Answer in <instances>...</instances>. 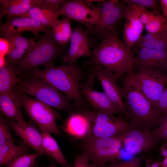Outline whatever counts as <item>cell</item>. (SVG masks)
<instances>
[{
  "label": "cell",
  "mask_w": 167,
  "mask_h": 167,
  "mask_svg": "<svg viewBox=\"0 0 167 167\" xmlns=\"http://www.w3.org/2000/svg\"><path fill=\"white\" fill-rule=\"evenodd\" d=\"M166 146L167 147V144L166 145Z\"/></svg>",
  "instance_id": "cell-50"
},
{
  "label": "cell",
  "mask_w": 167,
  "mask_h": 167,
  "mask_svg": "<svg viewBox=\"0 0 167 167\" xmlns=\"http://www.w3.org/2000/svg\"><path fill=\"white\" fill-rule=\"evenodd\" d=\"M134 71L121 78L122 99L130 120V129L152 130L162 116L155 110L136 84Z\"/></svg>",
  "instance_id": "cell-1"
},
{
  "label": "cell",
  "mask_w": 167,
  "mask_h": 167,
  "mask_svg": "<svg viewBox=\"0 0 167 167\" xmlns=\"http://www.w3.org/2000/svg\"><path fill=\"white\" fill-rule=\"evenodd\" d=\"M41 69L37 67L26 73L42 79L66 95L74 103L84 107L88 105L84 99L79 89L80 84L87 78L89 72L84 71L77 63H63L55 66L54 63Z\"/></svg>",
  "instance_id": "cell-2"
},
{
  "label": "cell",
  "mask_w": 167,
  "mask_h": 167,
  "mask_svg": "<svg viewBox=\"0 0 167 167\" xmlns=\"http://www.w3.org/2000/svg\"><path fill=\"white\" fill-rule=\"evenodd\" d=\"M100 1L91 0H65L62 4L61 9L57 13L58 16L65 15L70 19L82 24L87 27L88 31H90L98 23L101 10V2L98 6L94 5L92 2Z\"/></svg>",
  "instance_id": "cell-9"
},
{
  "label": "cell",
  "mask_w": 167,
  "mask_h": 167,
  "mask_svg": "<svg viewBox=\"0 0 167 167\" xmlns=\"http://www.w3.org/2000/svg\"><path fill=\"white\" fill-rule=\"evenodd\" d=\"M26 51L23 49L15 48L11 49L7 55V63L13 64L21 59L25 54Z\"/></svg>",
  "instance_id": "cell-38"
},
{
  "label": "cell",
  "mask_w": 167,
  "mask_h": 167,
  "mask_svg": "<svg viewBox=\"0 0 167 167\" xmlns=\"http://www.w3.org/2000/svg\"><path fill=\"white\" fill-rule=\"evenodd\" d=\"M123 3L118 0H102L98 21L88 32L95 37L101 38L111 32L118 34L117 25L122 19L124 18L127 7Z\"/></svg>",
  "instance_id": "cell-10"
},
{
  "label": "cell",
  "mask_w": 167,
  "mask_h": 167,
  "mask_svg": "<svg viewBox=\"0 0 167 167\" xmlns=\"http://www.w3.org/2000/svg\"><path fill=\"white\" fill-rule=\"evenodd\" d=\"M13 90L28 94L49 106L68 113L73 109L71 100L46 82L33 76L26 74Z\"/></svg>",
  "instance_id": "cell-5"
},
{
  "label": "cell",
  "mask_w": 167,
  "mask_h": 167,
  "mask_svg": "<svg viewBox=\"0 0 167 167\" xmlns=\"http://www.w3.org/2000/svg\"><path fill=\"white\" fill-rule=\"evenodd\" d=\"M122 135L123 146L127 152L133 154L151 150L159 141L152 130L129 129Z\"/></svg>",
  "instance_id": "cell-14"
},
{
  "label": "cell",
  "mask_w": 167,
  "mask_h": 167,
  "mask_svg": "<svg viewBox=\"0 0 167 167\" xmlns=\"http://www.w3.org/2000/svg\"><path fill=\"white\" fill-rule=\"evenodd\" d=\"M130 128L129 123L120 118L96 112L92 135L97 137H114L124 133Z\"/></svg>",
  "instance_id": "cell-15"
},
{
  "label": "cell",
  "mask_w": 167,
  "mask_h": 167,
  "mask_svg": "<svg viewBox=\"0 0 167 167\" xmlns=\"http://www.w3.org/2000/svg\"><path fill=\"white\" fill-rule=\"evenodd\" d=\"M161 153V156L165 157H167V147L166 146H162L160 148Z\"/></svg>",
  "instance_id": "cell-43"
},
{
  "label": "cell",
  "mask_w": 167,
  "mask_h": 167,
  "mask_svg": "<svg viewBox=\"0 0 167 167\" xmlns=\"http://www.w3.org/2000/svg\"><path fill=\"white\" fill-rule=\"evenodd\" d=\"M142 159V156L136 157L127 161L113 162L99 167H141Z\"/></svg>",
  "instance_id": "cell-34"
},
{
  "label": "cell",
  "mask_w": 167,
  "mask_h": 167,
  "mask_svg": "<svg viewBox=\"0 0 167 167\" xmlns=\"http://www.w3.org/2000/svg\"><path fill=\"white\" fill-rule=\"evenodd\" d=\"M38 163L37 161H36L31 167H38Z\"/></svg>",
  "instance_id": "cell-48"
},
{
  "label": "cell",
  "mask_w": 167,
  "mask_h": 167,
  "mask_svg": "<svg viewBox=\"0 0 167 167\" xmlns=\"http://www.w3.org/2000/svg\"><path fill=\"white\" fill-rule=\"evenodd\" d=\"M122 1L133 10L144 25L151 21L157 13H160L148 11L146 9L141 8L131 3L128 0H124Z\"/></svg>",
  "instance_id": "cell-33"
},
{
  "label": "cell",
  "mask_w": 167,
  "mask_h": 167,
  "mask_svg": "<svg viewBox=\"0 0 167 167\" xmlns=\"http://www.w3.org/2000/svg\"><path fill=\"white\" fill-rule=\"evenodd\" d=\"M134 46L136 47L167 51V30L159 33H147L142 36Z\"/></svg>",
  "instance_id": "cell-24"
},
{
  "label": "cell",
  "mask_w": 167,
  "mask_h": 167,
  "mask_svg": "<svg viewBox=\"0 0 167 167\" xmlns=\"http://www.w3.org/2000/svg\"><path fill=\"white\" fill-rule=\"evenodd\" d=\"M28 147L24 144L15 145L14 143L0 145V165H8L14 160L26 154Z\"/></svg>",
  "instance_id": "cell-26"
},
{
  "label": "cell",
  "mask_w": 167,
  "mask_h": 167,
  "mask_svg": "<svg viewBox=\"0 0 167 167\" xmlns=\"http://www.w3.org/2000/svg\"><path fill=\"white\" fill-rule=\"evenodd\" d=\"M122 139V133L108 137H97L91 135L82 140L81 148L90 162L99 167L121 161Z\"/></svg>",
  "instance_id": "cell-6"
},
{
  "label": "cell",
  "mask_w": 167,
  "mask_h": 167,
  "mask_svg": "<svg viewBox=\"0 0 167 167\" xmlns=\"http://www.w3.org/2000/svg\"><path fill=\"white\" fill-rule=\"evenodd\" d=\"M166 68L167 69V64H166Z\"/></svg>",
  "instance_id": "cell-49"
},
{
  "label": "cell",
  "mask_w": 167,
  "mask_h": 167,
  "mask_svg": "<svg viewBox=\"0 0 167 167\" xmlns=\"http://www.w3.org/2000/svg\"><path fill=\"white\" fill-rule=\"evenodd\" d=\"M8 120L11 127L26 144L37 152L46 155L43 147L41 134L33 124L26 122L25 125H23L14 120Z\"/></svg>",
  "instance_id": "cell-20"
},
{
  "label": "cell",
  "mask_w": 167,
  "mask_h": 167,
  "mask_svg": "<svg viewBox=\"0 0 167 167\" xmlns=\"http://www.w3.org/2000/svg\"><path fill=\"white\" fill-rule=\"evenodd\" d=\"M163 16L167 20V0H160Z\"/></svg>",
  "instance_id": "cell-42"
},
{
  "label": "cell",
  "mask_w": 167,
  "mask_h": 167,
  "mask_svg": "<svg viewBox=\"0 0 167 167\" xmlns=\"http://www.w3.org/2000/svg\"><path fill=\"white\" fill-rule=\"evenodd\" d=\"M8 120L1 114L0 116V145L14 143L10 130Z\"/></svg>",
  "instance_id": "cell-32"
},
{
  "label": "cell",
  "mask_w": 167,
  "mask_h": 167,
  "mask_svg": "<svg viewBox=\"0 0 167 167\" xmlns=\"http://www.w3.org/2000/svg\"><path fill=\"white\" fill-rule=\"evenodd\" d=\"M22 103L20 93L14 90L0 93V109L2 114L9 119L21 125L26 123L22 112Z\"/></svg>",
  "instance_id": "cell-18"
},
{
  "label": "cell",
  "mask_w": 167,
  "mask_h": 167,
  "mask_svg": "<svg viewBox=\"0 0 167 167\" xmlns=\"http://www.w3.org/2000/svg\"><path fill=\"white\" fill-rule=\"evenodd\" d=\"M2 5L0 19L5 14L7 16L18 15L26 12L33 7L36 6L35 0H0Z\"/></svg>",
  "instance_id": "cell-22"
},
{
  "label": "cell",
  "mask_w": 167,
  "mask_h": 167,
  "mask_svg": "<svg viewBox=\"0 0 167 167\" xmlns=\"http://www.w3.org/2000/svg\"><path fill=\"white\" fill-rule=\"evenodd\" d=\"M118 34L111 32L105 35L94 49L90 61L86 62L104 67L114 73L118 79L135 69L134 54L118 38Z\"/></svg>",
  "instance_id": "cell-3"
},
{
  "label": "cell",
  "mask_w": 167,
  "mask_h": 167,
  "mask_svg": "<svg viewBox=\"0 0 167 167\" xmlns=\"http://www.w3.org/2000/svg\"><path fill=\"white\" fill-rule=\"evenodd\" d=\"M41 135L43 147L46 155L52 157L63 167H73L66 159L56 141L50 134L42 132Z\"/></svg>",
  "instance_id": "cell-23"
},
{
  "label": "cell",
  "mask_w": 167,
  "mask_h": 167,
  "mask_svg": "<svg viewBox=\"0 0 167 167\" xmlns=\"http://www.w3.org/2000/svg\"><path fill=\"white\" fill-rule=\"evenodd\" d=\"M160 164L162 167H167V157H165L162 161L160 163Z\"/></svg>",
  "instance_id": "cell-45"
},
{
  "label": "cell",
  "mask_w": 167,
  "mask_h": 167,
  "mask_svg": "<svg viewBox=\"0 0 167 167\" xmlns=\"http://www.w3.org/2000/svg\"><path fill=\"white\" fill-rule=\"evenodd\" d=\"M153 131L159 141L167 142V113L162 116L158 127Z\"/></svg>",
  "instance_id": "cell-35"
},
{
  "label": "cell",
  "mask_w": 167,
  "mask_h": 167,
  "mask_svg": "<svg viewBox=\"0 0 167 167\" xmlns=\"http://www.w3.org/2000/svg\"><path fill=\"white\" fill-rule=\"evenodd\" d=\"M1 35V37L7 40L10 44V51L17 48L24 49L27 53L31 49L36 42L34 39H28L18 33H8Z\"/></svg>",
  "instance_id": "cell-29"
},
{
  "label": "cell",
  "mask_w": 167,
  "mask_h": 167,
  "mask_svg": "<svg viewBox=\"0 0 167 167\" xmlns=\"http://www.w3.org/2000/svg\"><path fill=\"white\" fill-rule=\"evenodd\" d=\"M88 34V31L80 25L75 27L70 39L68 51L66 54L61 57L63 63L71 64L76 62L77 59L80 57H92V54L89 48Z\"/></svg>",
  "instance_id": "cell-16"
},
{
  "label": "cell",
  "mask_w": 167,
  "mask_h": 167,
  "mask_svg": "<svg viewBox=\"0 0 167 167\" xmlns=\"http://www.w3.org/2000/svg\"><path fill=\"white\" fill-rule=\"evenodd\" d=\"M42 155L37 152L34 153L22 155L14 160L7 167H31L37 158Z\"/></svg>",
  "instance_id": "cell-31"
},
{
  "label": "cell",
  "mask_w": 167,
  "mask_h": 167,
  "mask_svg": "<svg viewBox=\"0 0 167 167\" xmlns=\"http://www.w3.org/2000/svg\"><path fill=\"white\" fill-rule=\"evenodd\" d=\"M157 111L161 116L167 113V85L159 99Z\"/></svg>",
  "instance_id": "cell-39"
},
{
  "label": "cell",
  "mask_w": 167,
  "mask_h": 167,
  "mask_svg": "<svg viewBox=\"0 0 167 167\" xmlns=\"http://www.w3.org/2000/svg\"><path fill=\"white\" fill-rule=\"evenodd\" d=\"M10 44L6 39L1 37L0 38V55L6 56L10 52Z\"/></svg>",
  "instance_id": "cell-41"
},
{
  "label": "cell",
  "mask_w": 167,
  "mask_h": 167,
  "mask_svg": "<svg viewBox=\"0 0 167 167\" xmlns=\"http://www.w3.org/2000/svg\"><path fill=\"white\" fill-rule=\"evenodd\" d=\"M13 67L7 63L0 68V93L11 91L20 81Z\"/></svg>",
  "instance_id": "cell-28"
},
{
  "label": "cell",
  "mask_w": 167,
  "mask_h": 167,
  "mask_svg": "<svg viewBox=\"0 0 167 167\" xmlns=\"http://www.w3.org/2000/svg\"><path fill=\"white\" fill-rule=\"evenodd\" d=\"M5 56L0 55V68L5 66L7 63Z\"/></svg>",
  "instance_id": "cell-44"
},
{
  "label": "cell",
  "mask_w": 167,
  "mask_h": 167,
  "mask_svg": "<svg viewBox=\"0 0 167 167\" xmlns=\"http://www.w3.org/2000/svg\"><path fill=\"white\" fill-rule=\"evenodd\" d=\"M134 77L144 95L157 111L159 99L167 85V75L155 68L143 67L134 72Z\"/></svg>",
  "instance_id": "cell-8"
},
{
  "label": "cell",
  "mask_w": 167,
  "mask_h": 167,
  "mask_svg": "<svg viewBox=\"0 0 167 167\" xmlns=\"http://www.w3.org/2000/svg\"><path fill=\"white\" fill-rule=\"evenodd\" d=\"M84 66L89 71L97 77L102 85L104 92L122 114L128 118V114L123 102L122 89L118 85L117 82L118 79L114 74L100 66L92 65L87 62L84 63Z\"/></svg>",
  "instance_id": "cell-13"
},
{
  "label": "cell",
  "mask_w": 167,
  "mask_h": 167,
  "mask_svg": "<svg viewBox=\"0 0 167 167\" xmlns=\"http://www.w3.org/2000/svg\"><path fill=\"white\" fill-rule=\"evenodd\" d=\"M62 46L55 41L49 27L31 49L19 60L11 64L19 77H21L30 71L39 66L53 63L61 54Z\"/></svg>",
  "instance_id": "cell-4"
},
{
  "label": "cell",
  "mask_w": 167,
  "mask_h": 167,
  "mask_svg": "<svg viewBox=\"0 0 167 167\" xmlns=\"http://www.w3.org/2000/svg\"><path fill=\"white\" fill-rule=\"evenodd\" d=\"M65 0H36V6L42 9H50L55 11H58L60 5Z\"/></svg>",
  "instance_id": "cell-36"
},
{
  "label": "cell",
  "mask_w": 167,
  "mask_h": 167,
  "mask_svg": "<svg viewBox=\"0 0 167 167\" xmlns=\"http://www.w3.org/2000/svg\"><path fill=\"white\" fill-rule=\"evenodd\" d=\"M87 155L82 152L80 154L77 155L74 160V167H86L90 162Z\"/></svg>",
  "instance_id": "cell-40"
},
{
  "label": "cell",
  "mask_w": 167,
  "mask_h": 167,
  "mask_svg": "<svg viewBox=\"0 0 167 167\" xmlns=\"http://www.w3.org/2000/svg\"><path fill=\"white\" fill-rule=\"evenodd\" d=\"M42 167H57V164L56 163H54L50 165Z\"/></svg>",
  "instance_id": "cell-47"
},
{
  "label": "cell",
  "mask_w": 167,
  "mask_h": 167,
  "mask_svg": "<svg viewBox=\"0 0 167 167\" xmlns=\"http://www.w3.org/2000/svg\"><path fill=\"white\" fill-rule=\"evenodd\" d=\"M131 3L142 8H150L153 11L159 12L158 2L156 0H128Z\"/></svg>",
  "instance_id": "cell-37"
},
{
  "label": "cell",
  "mask_w": 167,
  "mask_h": 167,
  "mask_svg": "<svg viewBox=\"0 0 167 167\" xmlns=\"http://www.w3.org/2000/svg\"><path fill=\"white\" fill-rule=\"evenodd\" d=\"M125 22L123 31V42L127 48L131 50L142 36L144 28L135 11L127 7L124 18Z\"/></svg>",
  "instance_id": "cell-21"
},
{
  "label": "cell",
  "mask_w": 167,
  "mask_h": 167,
  "mask_svg": "<svg viewBox=\"0 0 167 167\" xmlns=\"http://www.w3.org/2000/svg\"><path fill=\"white\" fill-rule=\"evenodd\" d=\"M72 110L64 122V131L74 139L83 140L92 135L96 112L73 103Z\"/></svg>",
  "instance_id": "cell-11"
},
{
  "label": "cell",
  "mask_w": 167,
  "mask_h": 167,
  "mask_svg": "<svg viewBox=\"0 0 167 167\" xmlns=\"http://www.w3.org/2000/svg\"><path fill=\"white\" fill-rule=\"evenodd\" d=\"M51 27L54 38L58 45L63 46L70 40L73 33L70 19H58Z\"/></svg>",
  "instance_id": "cell-27"
},
{
  "label": "cell",
  "mask_w": 167,
  "mask_h": 167,
  "mask_svg": "<svg viewBox=\"0 0 167 167\" xmlns=\"http://www.w3.org/2000/svg\"><path fill=\"white\" fill-rule=\"evenodd\" d=\"M57 12L50 9H42L35 6L17 16L30 18L43 25L50 27L58 19V16Z\"/></svg>",
  "instance_id": "cell-25"
},
{
  "label": "cell",
  "mask_w": 167,
  "mask_h": 167,
  "mask_svg": "<svg viewBox=\"0 0 167 167\" xmlns=\"http://www.w3.org/2000/svg\"><path fill=\"white\" fill-rule=\"evenodd\" d=\"M144 160L146 163L145 167H152L150 164V160L148 158H145Z\"/></svg>",
  "instance_id": "cell-46"
},
{
  "label": "cell",
  "mask_w": 167,
  "mask_h": 167,
  "mask_svg": "<svg viewBox=\"0 0 167 167\" xmlns=\"http://www.w3.org/2000/svg\"><path fill=\"white\" fill-rule=\"evenodd\" d=\"M95 75L89 71L87 77L79 85L82 96L88 105L95 112L109 115L122 114L110 99L104 92L95 90L93 87V79Z\"/></svg>",
  "instance_id": "cell-12"
},
{
  "label": "cell",
  "mask_w": 167,
  "mask_h": 167,
  "mask_svg": "<svg viewBox=\"0 0 167 167\" xmlns=\"http://www.w3.org/2000/svg\"><path fill=\"white\" fill-rule=\"evenodd\" d=\"M147 33H159L167 30V20L160 13H157L152 19L144 25Z\"/></svg>",
  "instance_id": "cell-30"
},
{
  "label": "cell",
  "mask_w": 167,
  "mask_h": 167,
  "mask_svg": "<svg viewBox=\"0 0 167 167\" xmlns=\"http://www.w3.org/2000/svg\"><path fill=\"white\" fill-rule=\"evenodd\" d=\"M23 106L30 118L39 126L42 132L64 137L58 127L56 120L63 119L59 113L45 104L20 93Z\"/></svg>",
  "instance_id": "cell-7"
},
{
  "label": "cell",
  "mask_w": 167,
  "mask_h": 167,
  "mask_svg": "<svg viewBox=\"0 0 167 167\" xmlns=\"http://www.w3.org/2000/svg\"><path fill=\"white\" fill-rule=\"evenodd\" d=\"M49 27L30 18L7 16L6 22L1 26L0 31L1 34L8 33L21 34L25 31H30L36 37L40 32H45Z\"/></svg>",
  "instance_id": "cell-19"
},
{
  "label": "cell",
  "mask_w": 167,
  "mask_h": 167,
  "mask_svg": "<svg viewBox=\"0 0 167 167\" xmlns=\"http://www.w3.org/2000/svg\"><path fill=\"white\" fill-rule=\"evenodd\" d=\"M131 50L135 54L133 63L135 70L143 67L166 68L167 51L136 47Z\"/></svg>",
  "instance_id": "cell-17"
}]
</instances>
